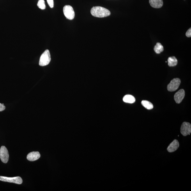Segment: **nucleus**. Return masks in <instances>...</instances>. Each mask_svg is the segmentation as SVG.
Listing matches in <instances>:
<instances>
[{
	"label": "nucleus",
	"instance_id": "obj_3",
	"mask_svg": "<svg viewBox=\"0 0 191 191\" xmlns=\"http://www.w3.org/2000/svg\"><path fill=\"white\" fill-rule=\"evenodd\" d=\"M63 11L64 16L67 19L72 20L74 18L75 12L72 6H65L63 7Z\"/></svg>",
	"mask_w": 191,
	"mask_h": 191
},
{
	"label": "nucleus",
	"instance_id": "obj_1",
	"mask_svg": "<svg viewBox=\"0 0 191 191\" xmlns=\"http://www.w3.org/2000/svg\"><path fill=\"white\" fill-rule=\"evenodd\" d=\"M91 13L94 17L100 18L109 17L111 14L107 9L99 6L93 7L91 9Z\"/></svg>",
	"mask_w": 191,
	"mask_h": 191
},
{
	"label": "nucleus",
	"instance_id": "obj_4",
	"mask_svg": "<svg viewBox=\"0 0 191 191\" xmlns=\"http://www.w3.org/2000/svg\"><path fill=\"white\" fill-rule=\"evenodd\" d=\"M181 80L179 78H174L170 82L167 86V90L170 92L175 91L178 90L181 84Z\"/></svg>",
	"mask_w": 191,
	"mask_h": 191
},
{
	"label": "nucleus",
	"instance_id": "obj_6",
	"mask_svg": "<svg viewBox=\"0 0 191 191\" xmlns=\"http://www.w3.org/2000/svg\"><path fill=\"white\" fill-rule=\"evenodd\" d=\"M181 132L184 136L190 135L191 133V124L187 122H184L181 126Z\"/></svg>",
	"mask_w": 191,
	"mask_h": 191
},
{
	"label": "nucleus",
	"instance_id": "obj_5",
	"mask_svg": "<svg viewBox=\"0 0 191 191\" xmlns=\"http://www.w3.org/2000/svg\"><path fill=\"white\" fill-rule=\"evenodd\" d=\"M0 181L8 182L12 183L21 185L22 183V179L20 177H14V178H8L4 176H0Z\"/></svg>",
	"mask_w": 191,
	"mask_h": 191
},
{
	"label": "nucleus",
	"instance_id": "obj_11",
	"mask_svg": "<svg viewBox=\"0 0 191 191\" xmlns=\"http://www.w3.org/2000/svg\"><path fill=\"white\" fill-rule=\"evenodd\" d=\"M149 2L150 5L155 8H161L163 5L162 0H149Z\"/></svg>",
	"mask_w": 191,
	"mask_h": 191
},
{
	"label": "nucleus",
	"instance_id": "obj_13",
	"mask_svg": "<svg viewBox=\"0 0 191 191\" xmlns=\"http://www.w3.org/2000/svg\"><path fill=\"white\" fill-rule=\"evenodd\" d=\"M124 102L129 103H134L135 102V98L132 95H126L124 96L123 98Z\"/></svg>",
	"mask_w": 191,
	"mask_h": 191
},
{
	"label": "nucleus",
	"instance_id": "obj_16",
	"mask_svg": "<svg viewBox=\"0 0 191 191\" xmlns=\"http://www.w3.org/2000/svg\"><path fill=\"white\" fill-rule=\"evenodd\" d=\"M37 6L39 8L42 10H44L46 8L44 0H39L37 3Z\"/></svg>",
	"mask_w": 191,
	"mask_h": 191
},
{
	"label": "nucleus",
	"instance_id": "obj_17",
	"mask_svg": "<svg viewBox=\"0 0 191 191\" xmlns=\"http://www.w3.org/2000/svg\"><path fill=\"white\" fill-rule=\"evenodd\" d=\"M48 5L51 8H53L54 6V0H47Z\"/></svg>",
	"mask_w": 191,
	"mask_h": 191
},
{
	"label": "nucleus",
	"instance_id": "obj_8",
	"mask_svg": "<svg viewBox=\"0 0 191 191\" xmlns=\"http://www.w3.org/2000/svg\"><path fill=\"white\" fill-rule=\"evenodd\" d=\"M185 95V91L183 89H181L175 94L174 100L177 103H181Z\"/></svg>",
	"mask_w": 191,
	"mask_h": 191
},
{
	"label": "nucleus",
	"instance_id": "obj_15",
	"mask_svg": "<svg viewBox=\"0 0 191 191\" xmlns=\"http://www.w3.org/2000/svg\"><path fill=\"white\" fill-rule=\"evenodd\" d=\"M141 104L147 109L151 110L153 109L154 107L152 103L146 100L142 101L141 102Z\"/></svg>",
	"mask_w": 191,
	"mask_h": 191
},
{
	"label": "nucleus",
	"instance_id": "obj_12",
	"mask_svg": "<svg viewBox=\"0 0 191 191\" xmlns=\"http://www.w3.org/2000/svg\"><path fill=\"white\" fill-rule=\"evenodd\" d=\"M168 64L170 67L176 66L178 63V59L175 57L172 56L169 57L168 59Z\"/></svg>",
	"mask_w": 191,
	"mask_h": 191
},
{
	"label": "nucleus",
	"instance_id": "obj_10",
	"mask_svg": "<svg viewBox=\"0 0 191 191\" xmlns=\"http://www.w3.org/2000/svg\"><path fill=\"white\" fill-rule=\"evenodd\" d=\"M179 146L178 141L176 139H174L168 147L167 150L170 153L173 152L178 149Z\"/></svg>",
	"mask_w": 191,
	"mask_h": 191
},
{
	"label": "nucleus",
	"instance_id": "obj_19",
	"mask_svg": "<svg viewBox=\"0 0 191 191\" xmlns=\"http://www.w3.org/2000/svg\"><path fill=\"white\" fill-rule=\"evenodd\" d=\"M5 109L6 107L4 105V104L0 103V112L3 111Z\"/></svg>",
	"mask_w": 191,
	"mask_h": 191
},
{
	"label": "nucleus",
	"instance_id": "obj_18",
	"mask_svg": "<svg viewBox=\"0 0 191 191\" xmlns=\"http://www.w3.org/2000/svg\"><path fill=\"white\" fill-rule=\"evenodd\" d=\"M186 36L188 37H191V29L190 28L186 32Z\"/></svg>",
	"mask_w": 191,
	"mask_h": 191
},
{
	"label": "nucleus",
	"instance_id": "obj_2",
	"mask_svg": "<svg viewBox=\"0 0 191 191\" xmlns=\"http://www.w3.org/2000/svg\"><path fill=\"white\" fill-rule=\"evenodd\" d=\"M51 60V58L49 51L46 50L40 56L39 65L41 66L48 65L50 63Z\"/></svg>",
	"mask_w": 191,
	"mask_h": 191
},
{
	"label": "nucleus",
	"instance_id": "obj_9",
	"mask_svg": "<svg viewBox=\"0 0 191 191\" xmlns=\"http://www.w3.org/2000/svg\"><path fill=\"white\" fill-rule=\"evenodd\" d=\"M40 157V153L38 151H33L29 153L27 156L28 160L33 162V161L37 160Z\"/></svg>",
	"mask_w": 191,
	"mask_h": 191
},
{
	"label": "nucleus",
	"instance_id": "obj_14",
	"mask_svg": "<svg viewBox=\"0 0 191 191\" xmlns=\"http://www.w3.org/2000/svg\"><path fill=\"white\" fill-rule=\"evenodd\" d=\"M154 49L156 54H160L161 52L164 51V48L160 43H157L155 46Z\"/></svg>",
	"mask_w": 191,
	"mask_h": 191
},
{
	"label": "nucleus",
	"instance_id": "obj_7",
	"mask_svg": "<svg viewBox=\"0 0 191 191\" xmlns=\"http://www.w3.org/2000/svg\"><path fill=\"white\" fill-rule=\"evenodd\" d=\"M0 158L2 162L7 163L9 159V155L7 149L4 146L1 147L0 149Z\"/></svg>",
	"mask_w": 191,
	"mask_h": 191
}]
</instances>
